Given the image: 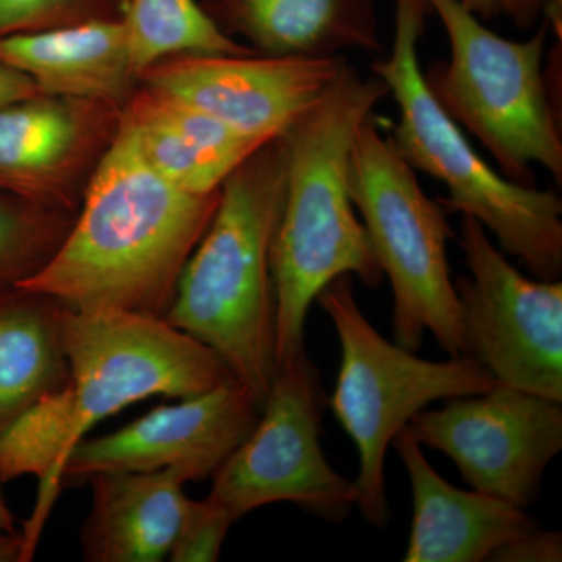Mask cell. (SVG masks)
<instances>
[{
  "label": "cell",
  "instance_id": "obj_4",
  "mask_svg": "<svg viewBox=\"0 0 562 562\" xmlns=\"http://www.w3.org/2000/svg\"><path fill=\"white\" fill-rule=\"evenodd\" d=\"M283 195L284 157L276 138L222 184L216 213L165 316L213 350L260 409L277 371L272 244Z\"/></svg>",
  "mask_w": 562,
  "mask_h": 562
},
{
  "label": "cell",
  "instance_id": "obj_19",
  "mask_svg": "<svg viewBox=\"0 0 562 562\" xmlns=\"http://www.w3.org/2000/svg\"><path fill=\"white\" fill-rule=\"evenodd\" d=\"M87 483L92 505L80 532L85 561L168 560L188 501L179 472H102Z\"/></svg>",
  "mask_w": 562,
  "mask_h": 562
},
{
  "label": "cell",
  "instance_id": "obj_21",
  "mask_svg": "<svg viewBox=\"0 0 562 562\" xmlns=\"http://www.w3.org/2000/svg\"><path fill=\"white\" fill-rule=\"evenodd\" d=\"M122 22L139 76L176 55L254 54L224 35L199 0H128Z\"/></svg>",
  "mask_w": 562,
  "mask_h": 562
},
{
  "label": "cell",
  "instance_id": "obj_26",
  "mask_svg": "<svg viewBox=\"0 0 562 562\" xmlns=\"http://www.w3.org/2000/svg\"><path fill=\"white\" fill-rule=\"evenodd\" d=\"M479 20H508L519 31H532L542 20V0H457Z\"/></svg>",
  "mask_w": 562,
  "mask_h": 562
},
{
  "label": "cell",
  "instance_id": "obj_14",
  "mask_svg": "<svg viewBox=\"0 0 562 562\" xmlns=\"http://www.w3.org/2000/svg\"><path fill=\"white\" fill-rule=\"evenodd\" d=\"M121 110L43 92L0 109V191L77 213L117 138Z\"/></svg>",
  "mask_w": 562,
  "mask_h": 562
},
{
  "label": "cell",
  "instance_id": "obj_20",
  "mask_svg": "<svg viewBox=\"0 0 562 562\" xmlns=\"http://www.w3.org/2000/svg\"><path fill=\"white\" fill-rule=\"evenodd\" d=\"M66 312L68 306L46 292L0 290V436L68 383Z\"/></svg>",
  "mask_w": 562,
  "mask_h": 562
},
{
  "label": "cell",
  "instance_id": "obj_8",
  "mask_svg": "<svg viewBox=\"0 0 562 562\" xmlns=\"http://www.w3.org/2000/svg\"><path fill=\"white\" fill-rule=\"evenodd\" d=\"M349 191L392 290L394 342L417 351L431 333L449 357L465 355L460 302L447 246L453 231L441 203L422 190L384 121L371 114L355 138Z\"/></svg>",
  "mask_w": 562,
  "mask_h": 562
},
{
  "label": "cell",
  "instance_id": "obj_18",
  "mask_svg": "<svg viewBox=\"0 0 562 562\" xmlns=\"http://www.w3.org/2000/svg\"><path fill=\"white\" fill-rule=\"evenodd\" d=\"M0 60L25 74L43 94L124 106L139 87L122 21L3 36Z\"/></svg>",
  "mask_w": 562,
  "mask_h": 562
},
{
  "label": "cell",
  "instance_id": "obj_22",
  "mask_svg": "<svg viewBox=\"0 0 562 562\" xmlns=\"http://www.w3.org/2000/svg\"><path fill=\"white\" fill-rule=\"evenodd\" d=\"M76 214L0 191V290L38 273L60 249Z\"/></svg>",
  "mask_w": 562,
  "mask_h": 562
},
{
  "label": "cell",
  "instance_id": "obj_1",
  "mask_svg": "<svg viewBox=\"0 0 562 562\" xmlns=\"http://www.w3.org/2000/svg\"><path fill=\"white\" fill-rule=\"evenodd\" d=\"M69 380L0 436V483L32 475L38 502L22 538L32 560L70 450L99 424L155 395L192 397L235 379L209 347L160 317L92 310L65 316Z\"/></svg>",
  "mask_w": 562,
  "mask_h": 562
},
{
  "label": "cell",
  "instance_id": "obj_17",
  "mask_svg": "<svg viewBox=\"0 0 562 562\" xmlns=\"http://www.w3.org/2000/svg\"><path fill=\"white\" fill-rule=\"evenodd\" d=\"M228 38L268 57L383 54L375 0H199Z\"/></svg>",
  "mask_w": 562,
  "mask_h": 562
},
{
  "label": "cell",
  "instance_id": "obj_29",
  "mask_svg": "<svg viewBox=\"0 0 562 562\" xmlns=\"http://www.w3.org/2000/svg\"><path fill=\"white\" fill-rule=\"evenodd\" d=\"M542 20L549 24L558 43L562 38V0H542Z\"/></svg>",
  "mask_w": 562,
  "mask_h": 562
},
{
  "label": "cell",
  "instance_id": "obj_7",
  "mask_svg": "<svg viewBox=\"0 0 562 562\" xmlns=\"http://www.w3.org/2000/svg\"><path fill=\"white\" fill-rule=\"evenodd\" d=\"M316 302L330 317L341 346L327 405L358 452L357 509L366 524L380 530L391 519L384 465L395 436L431 403L483 394L497 382L469 355L430 361L387 341L361 312L351 276L333 280Z\"/></svg>",
  "mask_w": 562,
  "mask_h": 562
},
{
  "label": "cell",
  "instance_id": "obj_3",
  "mask_svg": "<svg viewBox=\"0 0 562 562\" xmlns=\"http://www.w3.org/2000/svg\"><path fill=\"white\" fill-rule=\"evenodd\" d=\"M386 83L344 65L321 101L279 136L284 195L272 244L277 362L305 347L310 310L342 276L364 286L384 279L349 191V165L362 122L383 101Z\"/></svg>",
  "mask_w": 562,
  "mask_h": 562
},
{
  "label": "cell",
  "instance_id": "obj_5",
  "mask_svg": "<svg viewBox=\"0 0 562 562\" xmlns=\"http://www.w3.org/2000/svg\"><path fill=\"white\" fill-rule=\"evenodd\" d=\"M431 10L427 0H394L390 55L372 63L398 106L391 125L395 147L414 171L443 184L442 209L479 221L503 254L517 258L539 280L562 273V202L557 192L524 187L503 177L431 94L420 68L419 46Z\"/></svg>",
  "mask_w": 562,
  "mask_h": 562
},
{
  "label": "cell",
  "instance_id": "obj_27",
  "mask_svg": "<svg viewBox=\"0 0 562 562\" xmlns=\"http://www.w3.org/2000/svg\"><path fill=\"white\" fill-rule=\"evenodd\" d=\"M38 88L21 70L0 60V109L38 94Z\"/></svg>",
  "mask_w": 562,
  "mask_h": 562
},
{
  "label": "cell",
  "instance_id": "obj_11",
  "mask_svg": "<svg viewBox=\"0 0 562 562\" xmlns=\"http://www.w3.org/2000/svg\"><path fill=\"white\" fill-rule=\"evenodd\" d=\"M406 428L420 446L447 454L472 490L527 509L562 450V403L497 383L424 409Z\"/></svg>",
  "mask_w": 562,
  "mask_h": 562
},
{
  "label": "cell",
  "instance_id": "obj_12",
  "mask_svg": "<svg viewBox=\"0 0 562 562\" xmlns=\"http://www.w3.org/2000/svg\"><path fill=\"white\" fill-rule=\"evenodd\" d=\"M260 406L236 379L144 414L121 430L83 438L70 450L61 486L102 472H179L188 482L211 479L260 417Z\"/></svg>",
  "mask_w": 562,
  "mask_h": 562
},
{
  "label": "cell",
  "instance_id": "obj_9",
  "mask_svg": "<svg viewBox=\"0 0 562 562\" xmlns=\"http://www.w3.org/2000/svg\"><path fill=\"white\" fill-rule=\"evenodd\" d=\"M325 406L319 369L306 347L281 358L257 425L211 476V501L235 522L280 502L327 522L346 520L357 508V487L322 450Z\"/></svg>",
  "mask_w": 562,
  "mask_h": 562
},
{
  "label": "cell",
  "instance_id": "obj_30",
  "mask_svg": "<svg viewBox=\"0 0 562 562\" xmlns=\"http://www.w3.org/2000/svg\"><path fill=\"white\" fill-rule=\"evenodd\" d=\"M14 532H20L16 530V520L0 492V535H14Z\"/></svg>",
  "mask_w": 562,
  "mask_h": 562
},
{
  "label": "cell",
  "instance_id": "obj_23",
  "mask_svg": "<svg viewBox=\"0 0 562 562\" xmlns=\"http://www.w3.org/2000/svg\"><path fill=\"white\" fill-rule=\"evenodd\" d=\"M128 0H0V38L88 22L122 21Z\"/></svg>",
  "mask_w": 562,
  "mask_h": 562
},
{
  "label": "cell",
  "instance_id": "obj_25",
  "mask_svg": "<svg viewBox=\"0 0 562 562\" xmlns=\"http://www.w3.org/2000/svg\"><path fill=\"white\" fill-rule=\"evenodd\" d=\"M492 562H560L562 561L561 531H541L538 528L505 543L490 558Z\"/></svg>",
  "mask_w": 562,
  "mask_h": 562
},
{
  "label": "cell",
  "instance_id": "obj_13",
  "mask_svg": "<svg viewBox=\"0 0 562 562\" xmlns=\"http://www.w3.org/2000/svg\"><path fill=\"white\" fill-rule=\"evenodd\" d=\"M344 65L342 57L176 55L144 70L139 85L268 143L321 101Z\"/></svg>",
  "mask_w": 562,
  "mask_h": 562
},
{
  "label": "cell",
  "instance_id": "obj_6",
  "mask_svg": "<svg viewBox=\"0 0 562 562\" xmlns=\"http://www.w3.org/2000/svg\"><path fill=\"white\" fill-rule=\"evenodd\" d=\"M449 40V61L424 72L439 105L514 183L536 187L535 166L562 181V138L546 77V21L530 38L490 31L457 0H427Z\"/></svg>",
  "mask_w": 562,
  "mask_h": 562
},
{
  "label": "cell",
  "instance_id": "obj_28",
  "mask_svg": "<svg viewBox=\"0 0 562 562\" xmlns=\"http://www.w3.org/2000/svg\"><path fill=\"white\" fill-rule=\"evenodd\" d=\"M24 539L22 532L0 535V562H22Z\"/></svg>",
  "mask_w": 562,
  "mask_h": 562
},
{
  "label": "cell",
  "instance_id": "obj_2",
  "mask_svg": "<svg viewBox=\"0 0 562 562\" xmlns=\"http://www.w3.org/2000/svg\"><path fill=\"white\" fill-rule=\"evenodd\" d=\"M220 195L191 194L161 179L117 133L60 249L18 286L46 292L74 312L165 319Z\"/></svg>",
  "mask_w": 562,
  "mask_h": 562
},
{
  "label": "cell",
  "instance_id": "obj_16",
  "mask_svg": "<svg viewBox=\"0 0 562 562\" xmlns=\"http://www.w3.org/2000/svg\"><path fill=\"white\" fill-rule=\"evenodd\" d=\"M120 135L161 179L199 195L220 192L266 144L144 85L122 106Z\"/></svg>",
  "mask_w": 562,
  "mask_h": 562
},
{
  "label": "cell",
  "instance_id": "obj_15",
  "mask_svg": "<svg viewBox=\"0 0 562 562\" xmlns=\"http://www.w3.org/2000/svg\"><path fill=\"white\" fill-rule=\"evenodd\" d=\"M413 491V524L405 562H484L505 543L535 530L513 503L480 491H462L442 479L408 428L395 436Z\"/></svg>",
  "mask_w": 562,
  "mask_h": 562
},
{
  "label": "cell",
  "instance_id": "obj_24",
  "mask_svg": "<svg viewBox=\"0 0 562 562\" xmlns=\"http://www.w3.org/2000/svg\"><path fill=\"white\" fill-rule=\"evenodd\" d=\"M235 519L211 501L188 498L176 541L168 560L172 562H214L220 560L222 546Z\"/></svg>",
  "mask_w": 562,
  "mask_h": 562
},
{
  "label": "cell",
  "instance_id": "obj_10",
  "mask_svg": "<svg viewBox=\"0 0 562 562\" xmlns=\"http://www.w3.org/2000/svg\"><path fill=\"white\" fill-rule=\"evenodd\" d=\"M468 277L454 280L465 355L506 386L562 403V283L525 277L462 216Z\"/></svg>",
  "mask_w": 562,
  "mask_h": 562
}]
</instances>
